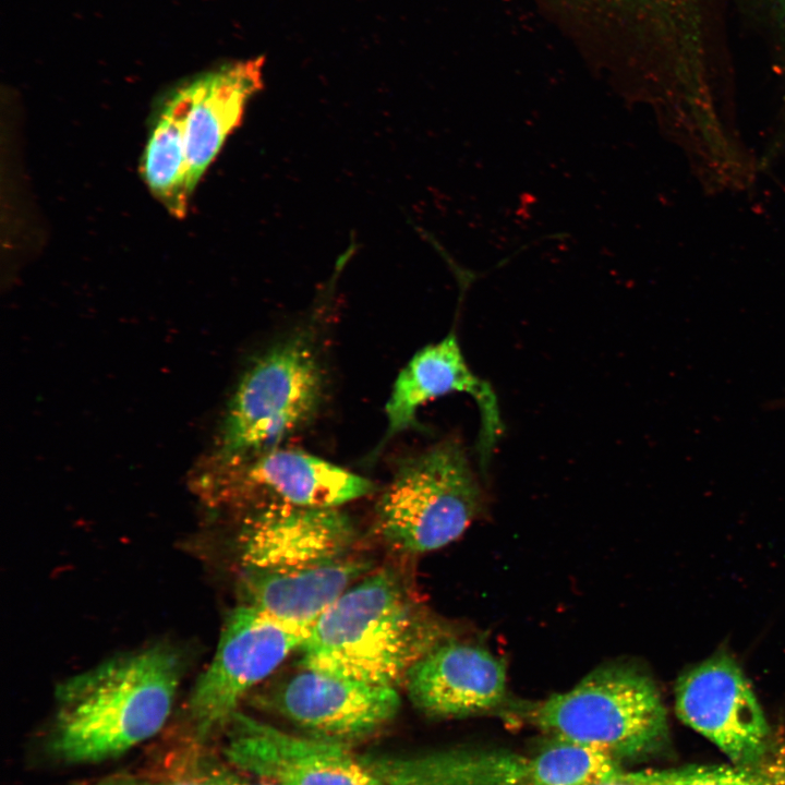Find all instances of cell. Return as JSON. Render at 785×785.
<instances>
[{"mask_svg": "<svg viewBox=\"0 0 785 785\" xmlns=\"http://www.w3.org/2000/svg\"><path fill=\"white\" fill-rule=\"evenodd\" d=\"M354 538L339 508L267 503L246 519L239 543L247 570L285 571L341 559Z\"/></svg>", "mask_w": 785, "mask_h": 785, "instance_id": "10", "label": "cell"}, {"mask_svg": "<svg viewBox=\"0 0 785 785\" xmlns=\"http://www.w3.org/2000/svg\"><path fill=\"white\" fill-rule=\"evenodd\" d=\"M450 392L473 398L480 412L478 452L483 471L488 467L504 425L492 385L468 365L457 335L451 330L436 343L419 350L396 378L385 406L387 428L383 442L410 427L425 402Z\"/></svg>", "mask_w": 785, "mask_h": 785, "instance_id": "11", "label": "cell"}, {"mask_svg": "<svg viewBox=\"0 0 785 785\" xmlns=\"http://www.w3.org/2000/svg\"><path fill=\"white\" fill-rule=\"evenodd\" d=\"M675 710L736 765L750 768L765 753L764 713L742 671L726 654L714 655L679 677Z\"/></svg>", "mask_w": 785, "mask_h": 785, "instance_id": "8", "label": "cell"}, {"mask_svg": "<svg viewBox=\"0 0 785 785\" xmlns=\"http://www.w3.org/2000/svg\"><path fill=\"white\" fill-rule=\"evenodd\" d=\"M182 672L176 649L156 644L63 680L56 689L48 750L76 764L120 757L162 728Z\"/></svg>", "mask_w": 785, "mask_h": 785, "instance_id": "1", "label": "cell"}, {"mask_svg": "<svg viewBox=\"0 0 785 785\" xmlns=\"http://www.w3.org/2000/svg\"><path fill=\"white\" fill-rule=\"evenodd\" d=\"M194 76L165 90L154 105L141 174L150 193L177 218L188 210L185 130L194 97Z\"/></svg>", "mask_w": 785, "mask_h": 785, "instance_id": "17", "label": "cell"}, {"mask_svg": "<svg viewBox=\"0 0 785 785\" xmlns=\"http://www.w3.org/2000/svg\"><path fill=\"white\" fill-rule=\"evenodd\" d=\"M226 727V759L256 777L278 785H387L337 742L294 736L240 712Z\"/></svg>", "mask_w": 785, "mask_h": 785, "instance_id": "9", "label": "cell"}, {"mask_svg": "<svg viewBox=\"0 0 785 785\" xmlns=\"http://www.w3.org/2000/svg\"><path fill=\"white\" fill-rule=\"evenodd\" d=\"M94 785H201L191 777L182 780L153 778L129 774H116L97 781Z\"/></svg>", "mask_w": 785, "mask_h": 785, "instance_id": "20", "label": "cell"}, {"mask_svg": "<svg viewBox=\"0 0 785 785\" xmlns=\"http://www.w3.org/2000/svg\"><path fill=\"white\" fill-rule=\"evenodd\" d=\"M267 700L280 715L326 739L370 734L392 720L400 708L395 687L307 668L280 683Z\"/></svg>", "mask_w": 785, "mask_h": 785, "instance_id": "12", "label": "cell"}, {"mask_svg": "<svg viewBox=\"0 0 785 785\" xmlns=\"http://www.w3.org/2000/svg\"><path fill=\"white\" fill-rule=\"evenodd\" d=\"M625 771V770H624ZM623 771V772H624ZM623 772L614 778L591 783L588 785H636L623 776Z\"/></svg>", "mask_w": 785, "mask_h": 785, "instance_id": "21", "label": "cell"}, {"mask_svg": "<svg viewBox=\"0 0 785 785\" xmlns=\"http://www.w3.org/2000/svg\"><path fill=\"white\" fill-rule=\"evenodd\" d=\"M264 57L225 62L194 75V97L185 130L186 188L191 197L250 99L263 88Z\"/></svg>", "mask_w": 785, "mask_h": 785, "instance_id": "14", "label": "cell"}, {"mask_svg": "<svg viewBox=\"0 0 785 785\" xmlns=\"http://www.w3.org/2000/svg\"><path fill=\"white\" fill-rule=\"evenodd\" d=\"M370 570L357 559L285 571L247 570L244 603L268 617L311 630L323 613Z\"/></svg>", "mask_w": 785, "mask_h": 785, "instance_id": "16", "label": "cell"}, {"mask_svg": "<svg viewBox=\"0 0 785 785\" xmlns=\"http://www.w3.org/2000/svg\"><path fill=\"white\" fill-rule=\"evenodd\" d=\"M445 630L422 611L391 570L360 580L315 621L301 647V668L395 687L440 642Z\"/></svg>", "mask_w": 785, "mask_h": 785, "instance_id": "2", "label": "cell"}, {"mask_svg": "<svg viewBox=\"0 0 785 785\" xmlns=\"http://www.w3.org/2000/svg\"><path fill=\"white\" fill-rule=\"evenodd\" d=\"M531 716L555 740L619 762L652 752L667 734L666 712L655 685L623 664L591 672L570 690L539 703Z\"/></svg>", "mask_w": 785, "mask_h": 785, "instance_id": "3", "label": "cell"}, {"mask_svg": "<svg viewBox=\"0 0 785 785\" xmlns=\"http://www.w3.org/2000/svg\"><path fill=\"white\" fill-rule=\"evenodd\" d=\"M482 507L463 445L444 439L399 463L377 502L375 529L394 548L422 554L457 540Z\"/></svg>", "mask_w": 785, "mask_h": 785, "instance_id": "4", "label": "cell"}, {"mask_svg": "<svg viewBox=\"0 0 785 785\" xmlns=\"http://www.w3.org/2000/svg\"><path fill=\"white\" fill-rule=\"evenodd\" d=\"M636 785H769L748 766L688 765L666 770L623 772Z\"/></svg>", "mask_w": 785, "mask_h": 785, "instance_id": "18", "label": "cell"}, {"mask_svg": "<svg viewBox=\"0 0 785 785\" xmlns=\"http://www.w3.org/2000/svg\"><path fill=\"white\" fill-rule=\"evenodd\" d=\"M309 632L277 621L245 603L231 611L214 657L188 700L193 737L202 742L225 728L246 692L301 649Z\"/></svg>", "mask_w": 785, "mask_h": 785, "instance_id": "7", "label": "cell"}, {"mask_svg": "<svg viewBox=\"0 0 785 785\" xmlns=\"http://www.w3.org/2000/svg\"><path fill=\"white\" fill-rule=\"evenodd\" d=\"M323 388L322 365L305 336L275 345L245 372L229 402L220 461L230 466L279 447L314 416Z\"/></svg>", "mask_w": 785, "mask_h": 785, "instance_id": "5", "label": "cell"}, {"mask_svg": "<svg viewBox=\"0 0 785 785\" xmlns=\"http://www.w3.org/2000/svg\"><path fill=\"white\" fill-rule=\"evenodd\" d=\"M409 698L435 717H463L497 708L506 697V667L483 647L447 639L406 675Z\"/></svg>", "mask_w": 785, "mask_h": 785, "instance_id": "13", "label": "cell"}, {"mask_svg": "<svg viewBox=\"0 0 785 785\" xmlns=\"http://www.w3.org/2000/svg\"><path fill=\"white\" fill-rule=\"evenodd\" d=\"M555 741L534 754L460 748L360 757L387 785H588L624 771L605 753Z\"/></svg>", "mask_w": 785, "mask_h": 785, "instance_id": "6", "label": "cell"}, {"mask_svg": "<svg viewBox=\"0 0 785 785\" xmlns=\"http://www.w3.org/2000/svg\"><path fill=\"white\" fill-rule=\"evenodd\" d=\"M230 466L241 486L267 494L269 503L338 508L375 488L366 478L295 449L276 447Z\"/></svg>", "mask_w": 785, "mask_h": 785, "instance_id": "15", "label": "cell"}, {"mask_svg": "<svg viewBox=\"0 0 785 785\" xmlns=\"http://www.w3.org/2000/svg\"><path fill=\"white\" fill-rule=\"evenodd\" d=\"M201 785H278L264 778H245L225 768L208 762H197L190 776Z\"/></svg>", "mask_w": 785, "mask_h": 785, "instance_id": "19", "label": "cell"}]
</instances>
